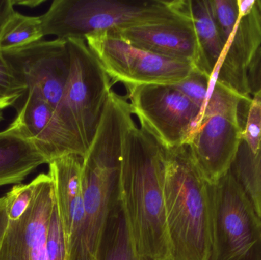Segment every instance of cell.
<instances>
[{"label":"cell","mask_w":261,"mask_h":260,"mask_svg":"<svg viewBox=\"0 0 261 260\" xmlns=\"http://www.w3.org/2000/svg\"><path fill=\"white\" fill-rule=\"evenodd\" d=\"M166 149L134 122L124 137L119 196L139 260H173L164 201Z\"/></svg>","instance_id":"6da1fadb"},{"label":"cell","mask_w":261,"mask_h":260,"mask_svg":"<svg viewBox=\"0 0 261 260\" xmlns=\"http://www.w3.org/2000/svg\"><path fill=\"white\" fill-rule=\"evenodd\" d=\"M128 99L112 90L97 132L83 160L84 260H96L107 220L119 200L122 143L135 122Z\"/></svg>","instance_id":"7a4b0ae2"},{"label":"cell","mask_w":261,"mask_h":260,"mask_svg":"<svg viewBox=\"0 0 261 260\" xmlns=\"http://www.w3.org/2000/svg\"><path fill=\"white\" fill-rule=\"evenodd\" d=\"M211 185L187 145L166 150L164 201L173 260H208Z\"/></svg>","instance_id":"3957f363"},{"label":"cell","mask_w":261,"mask_h":260,"mask_svg":"<svg viewBox=\"0 0 261 260\" xmlns=\"http://www.w3.org/2000/svg\"><path fill=\"white\" fill-rule=\"evenodd\" d=\"M184 16L177 1L55 0L40 18L44 37L85 39L116 29L176 21Z\"/></svg>","instance_id":"277c9868"},{"label":"cell","mask_w":261,"mask_h":260,"mask_svg":"<svg viewBox=\"0 0 261 260\" xmlns=\"http://www.w3.org/2000/svg\"><path fill=\"white\" fill-rule=\"evenodd\" d=\"M208 260H261V218L231 170L210 186Z\"/></svg>","instance_id":"5b68a950"},{"label":"cell","mask_w":261,"mask_h":260,"mask_svg":"<svg viewBox=\"0 0 261 260\" xmlns=\"http://www.w3.org/2000/svg\"><path fill=\"white\" fill-rule=\"evenodd\" d=\"M70 70L59 116L86 153L93 143L112 90L111 79L83 38L67 39Z\"/></svg>","instance_id":"8992f818"},{"label":"cell","mask_w":261,"mask_h":260,"mask_svg":"<svg viewBox=\"0 0 261 260\" xmlns=\"http://www.w3.org/2000/svg\"><path fill=\"white\" fill-rule=\"evenodd\" d=\"M223 42V54L213 79L242 96L248 88L250 65L261 47V23L256 0H208Z\"/></svg>","instance_id":"52a82bcc"},{"label":"cell","mask_w":261,"mask_h":260,"mask_svg":"<svg viewBox=\"0 0 261 260\" xmlns=\"http://www.w3.org/2000/svg\"><path fill=\"white\" fill-rule=\"evenodd\" d=\"M35 191L29 208L17 221H9L0 244V260H67L62 234L50 232L49 224L57 201L49 174L33 180Z\"/></svg>","instance_id":"ba28073f"},{"label":"cell","mask_w":261,"mask_h":260,"mask_svg":"<svg viewBox=\"0 0 261 260\" xmlns=\"http://www.w3.org/2000/svg\"><path fill=\"white\" fill-rule=\"evenodd\" d=\"M132 114L166 150L186 145L202 117L200 107L174 85L126 86Z\"/></svg>","instance_id":"9c48e42d"},{"label":"cell","mask_w":261,"mask_h":260,"mask_svg":"<svg viewBox=\"0 0 261 260\" xmlns=\"http://www.w3.org/2000/svg\"><path fill=\"white\" fill-rule=\"evenodd\" d=\"M110 79L126 86L174 85L188 77L196 67L135 47L110 32L85 38Z\"/></svg>","instance_id":"30bf717a"},{"label":"cell","mask_w":261,"mask_h":260,"mask_svg":"<svg viewBox=\"0 0 261 260\" xmlns=\"http://www.w3.org/2000/svg\"><path fill=\"white\" fill-rule=\"evenodd\" d=\"M3 54L28 90L38 91L59 114L70 75L67 40H41L21 50Z\"/></svg>","instance_id":"8fae6325"},{"label":"cell","mask_w":261,"mask_h":260,"mask_svg":"<svg viewBox=\"0 0 261 260\" xmlns=\"http://www.w3.org/2000/svg\"><path fill=\"white\" fill-rule=\"evenodd\" d=\"M242 113L227 111L202 117L186 143L210 185L216 184L231 170L242 142Z\"/></svg>","instance_id":"7c38bea8"},{"label":"cell","mask_w":261,"mask_h":260,"mask_svg":"<svg viewBox=\"0 0 261 260\" xmlns=\"http://www.w3.org/2000/svg\"><path fill=\"white\" fill-rule=\"evenodd\" d=\"M13 123L35 143L48 164L68 154L84 158L87 154L76 134L36 90H28Z\"/></svg>","instance_id":"4fadbf2b"},{"label":"cell","mask_w":261,"mask_h":260,"mask_svg":"<svg viewBox=\"0 0 261 260\" xmlns=\"http://www.w3.org/2000/svg\"><path fill=\"white\" fill-rule=\"evenodd\" d=\"M83 158L71 154L49 163V172L55 183L60 218L65 237L67 260H84L85 212L83 198Z\"/></svg>","instance_id":"5bb4252c"},{"label":"cell","mask_w":261,"mask_h":260,"mask_svg":"<svg viewBox=\"0 0 261 260\" xmlns=\"http://www.w3.org/2000/svg\"><path fill=\"white\" fill-rule=\"evenodd\" d=\"M184 16L176 21L110 31L135 47L164 57L193 64L197 69L199 47L185 0H179Z\"/></svg>","instance_id":"9a60e30c"},{"label":"cell","mask_w":261,"mask_h":260,"mask_svg":"<svg viewBox=\"0 0 261 260\" xmlns=\"http://www.w3.org/2000/svg\"><path fill=\"white\" fill-rule=\"evenodd\" d=\"M43 164L46 157L15 124L0 131V187L20 184Z\"/></svg>","instance_id":"2e32d148"},{"label":"cell","mask_w":261,"mask_h":260,"mask_svg":"<svg viewBox=\"0 0 261 260\" xmlns=\"http://www.w3.org/2000/svg\"><path fill=\"white\" fill-rule=\"evenodd\" d=\"M197 38L199 64L197 69L213 79L223 54V42L208 0H185Z\"/></svg>","instance_id":"e0dca14e"},{"label":"cell","mask_w":261,"mask_h":260,"mask_svg":"<svg viewBox=\"0 0 261 260\" xmlns=\"http://www.w3.org/2000/svg\"><path fill=\"white\" fill-rule=\"evenodd\" d=\"M96 260H139L134 250L120 196L107 220Z\"/></svg>","instance_id":"ac0fdd59"},{"label":"cell","mask_w":261,"mask_h":260,"mask_svg":"<svg viewBox=\"0 0 261 260\" xmlns=\"http://www.w3.org/2000/svg\"><path fill=\"white\" fill-rule=\"evenodd\" d=\"M44 37L40 16H28L15 11L0 29V52L21 50Z\"/></svg>","instance_id":"d6986e66"},{"label":"cell","mask_w":261,"mask_h":260,"mask_svg":"<svg viewBox=\"0 0 261 260\" xmlns=\"http://www.w3.org/2000/svg\"><path fill=\"white\" fill-rule=\"evenodd\" d=\"M231 172L242 185L261 218V143L255 155L249 154L242 143Z\"/></svg>","instance_id":"ffe728a7"},{"label":"cell","mask_w":261,"mask_h":260,"mask_svg":"<svg viewBox=\"0 0 261 260\" xmlns=\"http://www.w3.org/2000/svg\"><path fill=\"white\" fill-rule=\"evenodd\" d=\"M27 92V85L0 52V112L15 106Z\"/></svg>","instance_id":"44dd1931"},{"label":"cell","mask_w":261,"mask_h":260,"mask_svg":"<svg viewBox=\"0 0 261 260\" xmlns=\"http://www.w3.org/2000/svg\"><path fill=\"white\" fill-rule=\"evenodd\" d=\"M242 145L251 155H255L261 143V96H251L244 124Z\"/></svg>","instance_id":"7402d4cb"},{"label":"cell","mask_w":261,"mask_h":260,"mask_svg":"<svg viewBox=\"0 0 261 260\" xmlns=\"http://www.w3.org/2000/svg\"><path fill=\"white\" fill-rule=\"evenodd\" d=\"M211 82L212 78L195 68L188 77L179 83L174 84V85L203 111L210 93Z\"/></svg>","instance_id":"603a6c76"},{"label":"cell","mask_w":261,"mask_h":260,"mask_svg":"<svg viewBox=\"0 0 261 260\" xmlns=\"http://www.w3.org/2000/svg\"><path fill=\"white\" fill-rule=\"evenodd\" d=\"M35 183L17 184L6 194V211L9 221H17L25 212L33 198Z\"/></svg>","instance_id":"cb8c5ba5"},{"label":"cell","mask_w":261,"mask_h":260,"mask_svg":"<svg viewBox=\"0 0 261 260\" xmlns=\"http://www.w3.org/2000/svg\"><path fill=\"white\" fill-rule=\"evenodd\" d=\"M248 88L251 96H261V47L256 53L248 70Z\"/></svg>","instance_id":"d4e9b609"},{"label":"cell","mask_w":261,"mask_h":260,"mask_svg":"<svg viewBox=\"0 0 261 260\" xmlns=\"http://www.w3.org/2000/svg\"><path fill=\"white\" fill-rule=\"evenodd\" d=\"M9 217L6 211V196L0 198V244L9 225Z\"/></svg>","instance_id":"484cf974"},{"label":"cell","mask_w":261,"mask_h":260,"mask_svg":"<svg viewBox=\"0 0 261 260\" xmlns=\"http://www.w3.org/2000/svg\"><path fill=\"white\" fill-rule=\"evenodd\" d=\"M14 0H0V29L8 18L15 12Z\"/></svg>","instance_id":"4316f807"},{"label":"cell","mask_w":261,"mask_h":260,"mask_svg":"<svg viewBox=\"0 0 261 260\" xmlns=\"http://www.w3.org/2000/svg\"><path fill=\"white\" fill-rule=\"evenodd\" d=\"M43 3V1H38V0H32V1H15L14 0V4L21 5V6H28V7H37L40 4Z\"/></svg>","instance_id":"83f0119b"},{"label":"cell","mask_w":261,"mask_h":260,"mask_svg":"<svg viewBox=\"0 0 261 260\" xmlns=\"http://www.w3.org/2000/svg\"><path fill=\"white\" fill-rule=\"evenodd\" d=\"M256 2H257V11H258L259 17H260L261 23V0H256Z\"/></svg>","instance_id":"f1b7e54d"},{"label":"cell","mask_w":261,"mask_h":260,"mask_svg":"<svg viewBox=\"0 0 261 260\" xmlns=\"http://www.w3.org/2000/svg\"><path fill=\"white\" fill-rule=\"evenodd\" d=\"M3 119V112H0V122H2Z\"/></svg>","instance_id":"f546056e"}]
</instances>
